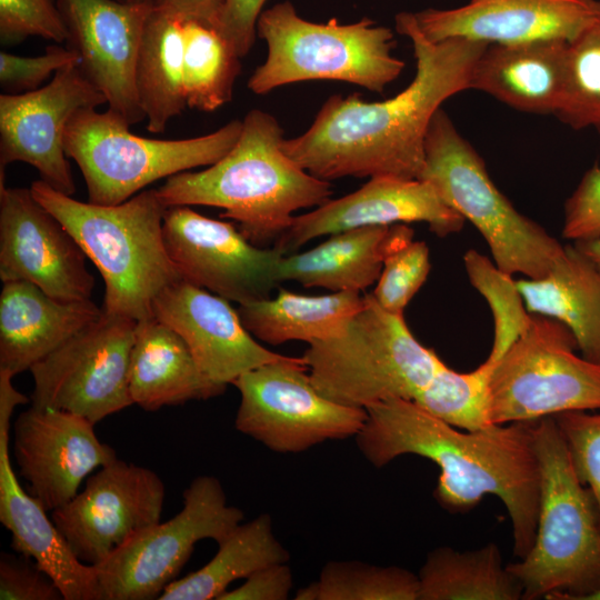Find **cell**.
Wrapping results in <instances>:
<instances>
[{"instance_id":"obj_1","label":"cell","mask_w":600,"mask_h":600,"mask_svg":"<svg viewBox=\"0 0 600 600\" xmlns=\"http://www.w3.org/2000/svg\"><path fill=\"white\" fill-rule=\"evenodd\" d=\"M396 30L413 47L416 73L394 97L369 102L359 94L329 97L302 134L283 139L284 152L312 176L420 179L429 126L442 103L470 89L488 46L466 38L432 42L413 12L396 16Z\"/></svg>"},{"instance_id":"obj_2","label":"cell","mask_w":600,"mask_h":600,"mask_svg":"<svg viewBox=\"0 0 600 600\" xmlns=\"http://www.w3.org/2000/svg\"><path fill=\"white\" fill-rule=\"evenodd\" d=\"M366 410V422L354 438L372 466L382 468L403 454L431 460L440 469L433 494L442 508L464 512L486 494L497 496L511 520L516 557L530 551L540 499L532 421L460 431L413 400L391 399Z\"/></svg>"},{"instance_id":"obj_3","label":"cell","mask_w":600,"mask_h":600,"mask_svg":"<svg viewBox=\"0 0 600 600\" xmlns=\"http://www.w3.org/2000/svg\"><path fill=\"white\" fill-rule=\"evenodd\" d=\"M283 139L272 114L252 109L226 156L204 170L167 178L157 192L167 208L222 209L220 217L237 222L256 246L276 242L296 211L321 206L332 194L329 181L312 176L284 152Z\"/></svg>"},{"instance_id":"obj_4","label":"cell","mask_w":600,"mask_h":600,"mask_svg":"<svg viewBox=\"0 0 600 600\" xmlns=\"http://www.w3.org/2000/svg\"><path fill=\"white\" fill-rule=\"evenodd\" d=\"M30 190L99 270L104 281L103 311L136 321L151 317L156 297L182 280L166 249L167 207L157 189L112 206L76 200L41 179Z\"/></svg>"},{"instance_id":"obj_5","label":"cell","mask_w":600,"mask_h":600,"mask_svg":"<svg viewBox=\"0 0 600 600\" xmlns=\"http://www.w3.org/2000/svg\"><path fill=\"white\" fill-rule=\"evenodd\" d=\"M540 468L537 530L530 551L507 566L526 600H584L600 589V523L553 416L532 421Z\"/></svg>"},{"instance_id":"obj_6","label":"cell","mask_w":600,"mask_h":600,"mask_svg":"<svg viewBox=\"0 0 600 600\" xmlns=\"http://www.w3.org/2000/svg\"><path fill=\"white\" fill-rule=\"evenodd\" d=\"M337 337L309 344L302 359L311 382L328 399L363 408L414 398L444 362L420 343L403 314L382 308L372 293Z\"/></svg>"},{"instance_id":"obj_7","label":"cell","mask_w":600,"mask_h":600,"mask_svg":"<svg viewBox=\"0 0 600 600\" xmlns=\"http://www.w3.org/2000/svg\"><path fill=\"white\" fill-rule=\"evenodd\" d=\"M257 34L268 56L248 80L256 94L306 80H338L383 92L404 68L392 54L393 32L368 18L312 22L284 1L261 12Z\"/></svg>"},{"instance_id":"obj_8","label":"cell","mask_w":600,"mask_h":600,"mask_svg":"<svg viewBox=\"0 0 600 600\" xmlns=\"http://www.w3.org/2000/svg\"><path fill=\"white\" fill-rule=\"evenodd\" d=\"M481 233L494 264L508 274L537 279L548 273L564 246L521 214L498 189L474 148L440 108L424 142L421 178Z\"/></svg>"},{"instance_id":"obj_9","label":"cell","mask_w":600,"mask_h":600,"mask_svg":"<svg viewBox=\"0 0 600 600\" xmlns=\"http://www.w3.org/2000/svg\"><path fill=\"white\" fill-rule=\"evenodd\" d=\"M123 117L109 109L78 110L67 124L64 150L87 184L89 202L119 204L163 178L211 166L236 144L242 120L189 139L158 140L133 134Z\"/></svg>"},{"instance_id":"obj_10","label":"cell","mask_w":600,"mask_h":600,"mask_svg":"<svg viewBox=\"0 0 600 600\" xmlns=\"http://www.w3.org/2000/svg\"><path fill=\"white\" fill-rule=\"evenodd\" d=\"M576 349L568 327L531 313L524 331L493 364L491 422L600 410V363L578 356Z\"/></svg>"},{"instance_id":"obj_11","label":"cell","mask_w":600,"mask_h":600,"mask_svg":"<svg viewBox=\"0 0 600 600\" xmlns=\"http://www.w3.org/2000/svg\"><path fill=\"white\" fill-rule=\"evenodd\" d=\"M182 509L131 539L94 566L100 600H151L178 579L194 546L203 539L222 542L243 520L227 502L219 479L194 478L182 493Z\"/></svg>"},{"instance_id":"obj_12","label":"cell","mask_w":600,"mask_h":600,"mask_svg":"<svg viewBox=\"0 0 600 600\" xmlns=\"http://www.w3.org/2000/svg\"><path fill=\"white\" fill-rule=\"evenodd\" d=\"M241 401L236 429L278 453H300L329 440L356 437L367 410L322 396L302 357H289L242 373L232 383Z\"/></svg>"},{"instance_id":"obj_13","label":"cell","mask_w":600,"mask_h":600,"mask_svg":"<svg viewBox=\"0 0 600 600\" xmlns=\"http://www.w3.org/2000/svg\"><path fill=\"white\" fill-rule=\"evenodd\" d=\"M137 321L108 313L82 328L30 368L34 407L97 423L133 404L129 363Z\"/></svg>"},{"instance_id":"obj_14","label":"cell","mask_w":600,"mask_h":600,"mask_svg":"<svg viewBox=\"0 0 600 600\" xmlns=\"http://www.w3.org/2000/svg\"><path fill=\"white\" fill-rule=\"evenodd\" d=\"M163 239L182 280L228 301L268 299L281 283L280 251L251 243L233 223L202 216L190 206L167 208Z\"/></svg>"},{"instance_id":"obj_15","label":"cell","mask_w":600,"mask_h":600,"mask_svg":"<svg viewBox=\"0 0 600 600\" xmlns=\"http://www.w3.org/2000/svg\"><path fill=\"white\" fill-rule=\"evenodd\" d=\"M166 487L152 470L116 459L87 479L84 489L51 511L77 558L98 566L160 522Z\"/></svg>"},{"instance_id":"obj_16","label":"cell","mask_w":600,"mask_h":600,"mask_svg":"<svg viewBox=\"0 0 600 600\" xmlns=\"http://www.w3.org/2000/svg\"><path fill=\"white\" fill-rule=\"evenodd\" d=\"M108 103L79 64L58 70L51 81L24 93L0 96V171L17 161L37 169L41 180L59 192H76L64 132L83 108Z\"/></svg>"},{"instance_id":"obj_17","label":"cell","mask_w":600,"mask_h":600,"mask_svg":"<svg viewBox=\"0 0 600 600\" xmlns=\"http://www.w3.org/2000/svg\"><path fill=\"white\" fill-rule=\"evenodd\" d=\"M87 256L27 188L0 183V279L28 281L63 301L91 299Z\"/></svg>"},{"instance_id":"obj_18","label":"cell","mask_w":600,"mask_h":600,"mask_svg":"<svg viewBox=\"0 0 600 600\" xmlns=\"http://www.w3.org/2000/svg\"><path fill=\"white\" fill-rule=\"evenodd\" d=\"M13 454L27 491L47 511L70 501L92 471L118 459L91 421L34 406L13 422Z\"/></svg>"},{"instance_id":"obj_19","label":"cell","mask_w":600,"mask_h":600,"mask_svg":"<svg viewBox=\"0 0 600 600\" xmlns=\"http://www.w3.org/2000/svg\"><path fill=\"white\" fill-rule=\"evenodd\" d=\"M69 47L80 68L107 98L109 109L132 126L146 120L134 87L136 61L153 4L118 0H57Z\"/></svg>"},{"instance_id":"obj_20","label":"cell","mask_w":600,"mask_h":600,"mask_svg":"<svg viewBox=\"0 0 600 600\" xmlns=\"http://www.w3.org/2000/svg\"><path fill=\"white\" fill-rule=\"evenodd\" d=\"M409 222H426L433 233L447 237L459 232L464 219L426 180L372 177L360 189L294 216L273 248L289 256L321 236L360 227Z\"/></svg>"},{"instance_id":"obj_21","label":"cell","mask_w":600,"mask_h":600,"mask_svg":"<svg viewBox=\"0 0 600 600\" xmlns=\"http://www.w3.org/2000/svg\"><path fill=\"white\" fill-rule=\"evenodd\" d=\"M413 16L432 42L450 38L487 44L571 42L600 23V0H470L458 8H430Z\"/></svg>"},{"instance_id":"obj_22","label":"cell","mask_w":600,"mask_h":600,"mask_svg":"<svg viewBox=\"0 0 600 600\" xmlns=\"http://www.w3.org/2000/svg\"><path fill=\"white\" fill-rule=\"evenodd\" d=\"M152 316L184 340L208 379L226 387L249 370L287 357L261 346L228 300L184 280L156 297Z\"/></svg>"},{"instance_id":"obj_23","label":"cell","mask_w":600,"mask_h":600,"mask_svg":"<svg viewBox=\"0 0 600 600\" xmlns=\"http://www.w3.org/2000/svg\"><path fill=\"white\" fill-rule=\"evenodd\" d=\"M13 411L0 407V521L11 533V548L34 560L56 582L63 600H100L94 566L77 558L48 511L22 489L13 472L9 451Z\"/></svg>"},{"instance_id":"obj_24","label":"cell","mask_w":600,"mask_h":600,"mask_svg":"<svg viewBox=\"0 0 600 600\" xmlns=\"http://www.w3.org/2000/svg\"><path fill=\"white\" fill-rule=\"evenodd\" d=\"M102 313L91 299L63 301L28 281L3 282L0 294V369L21 373Z\"/></svg>"},{"instance_id":"obj_25","label":"cell","mask_w":600,"mask_h":600,"mask_svg":"<svg viewBox=\"0 0 600 600\" xmlns=\"http://www.w3.org/2000/svg\"><path fill=\"white\" fill-rule=\"evenodd\" d=\"M568 43L488 44L474 66L470 89L521 112L554 114L564 86Z\"/></svg>"},{"instance_id":"obj_26","label":"cell","mask_w":600,"mask_h":600,"mask_svg":"<svg viewBox=\"0 0 600 600\" xmlns=\"http://www.w3.org/2000/svg\"><path fill=\"white\" fill-rule=\"evenodd\" d=\"M413 234L407 223L332 233L310 250L283 256L281 282L292 280L307 288H324L332 292L363 291L378 281L386 257L413 240Z\"/></svg>"},{"instance_id":"obj_27","label":"cell","mask_w":600,"mask_h":600,"mask_svg":"<svg viewBox=\"0 0 600 600\" xmlns=\"http://www.w3.org/2000/svg\"><path fill=\"white\" fill-rule=\"evenodd\" d=\"M226 386L208 379L184 340L151 316L137 321L129 363V389L133 404L147 411L208 400Z\"/></svg>"},{"instance_id":"obj_28","label":"cell","mask_w":600,"mask_h":600,"mask_svg":"<svg viewBox=\"0 0 600 600\" xmlns=\"http://www.w3.org/2000/svg\"><path fill=\"white\" fill-rule=\"evenodd\" d=\"M516 284L529 313L563 323L581 354L600 363V271L574 244L564 246L547 274Z\"/></svg>"},{"instance_id":"obj_29","label":"cell","mask_w":600,"mask_h":600,"mask_svg":"<svg viewBox=\"0 0 600 600\" xmlns=\"http://www.w3.org/2000/svg\"><path fill=\"white\" fill-rule=\"evenodd\" d=\"M357 291L306 296L279 289L274 298L239 304L246 329L257 339L278 346L291 340L309 344L339 336L363 307Z\"/></svg>"},{"instance_id":"obj_30","label":"cell","mask_w":600,"mask_h":600,"mask_svg":"<svg viewBox=\"0 0 600 600\" xmlns=\"http://www.w3.org/2000/svg\"><path fill=\"white\" fill-rule=\"evenodd\" d=\"M134 87L151 133H162L187 106L183 86V18L153 6L142 34Z\"/></svg>"},{"instance_id":"obj_31","label":"cell","mask_w":600,"mask_h":600,"mask_svg":"<svg viewBox=\"0 0 600 600\" xmlns=\"http://www.w3.org/2000/svg\"><path fill=\"white\" fill-rule=\"evenodd\" d=\"M218 547L207 564L172 581L158 600H218L233 581L290 559L268 513L241 522Z\"/></svg>"},{"instance_id":"obj_32","label":"cell","mask_w":600,"mask_h":600,"mask_svg":"<svg viewBox=\"0 0 600 600\" xmlns=\"http://www.w3.org/2000/svg\"><path fill=\"white\" fill-rule=\"evenodd\" d=\"M419 600H518L519 580L502 564L499 547L489 543L460 552L442 547L432 550L418 574Z\"/></svg>"},{"instance_id":"obj_33","label":"cell","mask_w":600,"mask_h":600,"mask_svg":"<svg viewBox=\"0 0 600 600\" xmlns=\"http://www.w3.org/2000/svg\"><path fill=\"white\" fill-rule=\"evenodd\" d=\"M240 59L217 28L183 18V86L187 106L211 112L229 102L241 70Z\"/></svg>"},{"instance_id":"obj_34","label":"cell","mask_w":600,"mask_h":600,"mask_svg":"<svg viewBox=\"0 0 600 600\" xmlns=\"http://www.w3.org/2000/svg\"><path fill=\"white\" fill-rule=\"evenodd\" d=\"M297 600H419V578L408 569L358 560H332Z\"/></svg>"},{"instance_id":"obj_35","label":"cell","mask_w":600,"mask_h":600,"mask_svg":"<svg viewBox=\"0 0 600 600\" xmlns=\"http://www.w3.org/2000/svg\"><path fill=\"white\" fill-rule=\"evenodd\" d=\"M492 368L484 361L470 372H458L444 363L413 401L458 429L487 428L493 424L490 398Z\"/></svg>"},{"instance_id":"obj_36","label":"cell","mask_w":600,"mask_h":600,"mask_svg":"<svg viewBox=\"0 0 600 600\" xmlns=\"http://www.w3.org/2000/svg\"><path fill=\"white\" fill-rule=\"evenodd\" d=\"M554 116L574 130L600 132V23L568 43L564 86Z\"/></svg>"},{"instance_id":"obj_37","label":"cell","mask_w":600,"mask_h":600,"mask_svg":"<svg viewBox=\"0 0 600 600\" xmlns=\"http://www.w3.org/2000/svg\"><path fill=\"white\" fill-rule=\"evenodd\" d=\"M463 261L471 284L487 300L493 316V342L486 360L493 366L524 331L531 313L511 274L476 250H468Z\"/></svg>"},{"instance_id":"obj_38","label":"cell","mask_w":600,"mask_h":600,"mask_svg":"<svg viewBox=\"0 0 600 600\" xmlns=\"http://www.w3.org/2000/svg\"><path fill=\"white\" fill-rule=\"evenodd\" d=\"M429 248L411 240L390 252L377 281L373 297L386 310L403 314L406 307L426 282L430 272Z\"/></svg>"},{"instance_id":"obj_39","label":"cell","mask_w":600,"mask_h":600,"mask_svg":"<svg viewBox=\"0 0 600 600\" xmlns=\"http://www.w3.org/2000/svg\"><path fill=\"white\" fill-rule=\"evenodd\" d=\"M553 417L574 471L592 496L600 523V413L568 411Z\"/></svg>"},{"instance_id":"obj_40","label":"cell","mask_w":600,"mask_h":600,"mask_svg":"<svg viewBox=\"0 0 600 600\" xmlns=\"http://www.w3.org/2000/svg\"><path fill=\"white\" fill-rule=\"evenodd\" d=\"M28 37L61 43L68 31L57 0H0V39L12 44Z\"/></svg>"},{"instance_id":"obj_41","label":"cell","mask_w":600,"mask_h":600,"mask_svg":"<svg viewBox=\"0 0 600 600\" xmlns=\"http://www.w3.org/2000/svg\"><path fill=\"white\" fill-rule=\"evenodd\" d=\"M79 53L68 47L51 44L37 57L0 52V84L3 93H24L41 88L51 74L70 64H80Z\"/></svg>"},{"instance_id":"obj_42","label":"cell","mask_w":600,"mask_h":600,"mask_svg":"<svg viewBox=\"0 0 600 600\" xmlns=\"http://www.w3.org/2000/svg\"><path fill=\"white\" fill-rule=\"evenodd\" d=\"M1 600H63L62 592L34 560L7 552L0 558Z\"/></svg>"},{"instance_id":"obj_43","label":"cell","mask_w":600,"mask_h":600,"mask_svg":"<svg viewBox=\"0 0 600 600\" xmlns=\"http://www.w3.org/2000/svg\"><path fill=\"white\" fill-rule=\"evenodd\" d=\"M562 236L573 241L600 238V166L587 170L567 199Z\"/></svg>"},{"instance_id":"obj_44","label":"cell","mask_w":600,"mask_h":600,"mask_svg":"<svg viewBox=\"0 0 600 600\" xmlns=\"http://www.w3.org/2000/svg\"><path fill=\"white\" fill-rule=\"evenodd\" d=\"M267 0H226L217 29L240 58L251 50Z\"/></svg>"},{"instance_id":"obj_45","label":"cell","mask_w":600,"mask_h":600,"mask_svg":"<svg viewBox=\"0 0 600 600\" xmlns=\"http://www.w3.org/2000/svg\"><path fill=\"white\" fill-rule=\"evenodd\" d=\"M293 587V574L288 562L267 566L240 587L227 590L218 600H286Z\"/></svg>"},{"instance_id":"obj_46","label":"cell","mask_w":600,"mask_h":600,"mask_svg":"<svg viewBox=\"0 0 600 600\" xmlns=\"http://www.w3.org/2000/svg\"><path fill=\"white\" fill-rule=\"evenodd\" d=\"M226 0H157L154 6L171 10L187 19L218 27Z\"/></svg>"},{"instance_id":"obj_47","label":"cell","mask_w":600,"mask_h":600,"mask_svg":"<svg viewBox=\"0 0 600 600\" xmlns=\"http://www.w3.org/2000/svg\"><path fill=\"white\" fill-rule=\"evenodd\" d=\"M574 247L584 254L600 271V238L574 241Z\"/></svg>"},{"instance_id":"obj_48","label":"cell","mask_w":600,"mask_h":600,"mask_svg":"<svg viewBox=\"0 0 600 600\" xmlns=\"http://www.w3.org/2000/svg\"><path fill=\"white\" fill-rule=\"evenodd\" d=\"M126 3H147V4H153L157 0H118Z\"/></svg>"},{"instance_id":"obj_49","label":"cell","mask_w":600,"mask_h":600,"mask_svg":"<svg viewBox=\"0 0 600 600\" xmlns=\"http://www.w3.org/2000/svg\"><path fill=\"white\" fill-rule=\"evenodd\" d=\"M584 600H600V589L587 596Z\"/></svg>"}]
</instances>
